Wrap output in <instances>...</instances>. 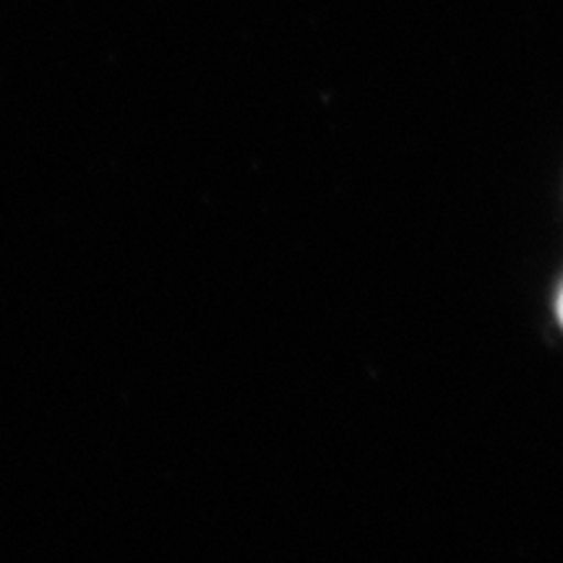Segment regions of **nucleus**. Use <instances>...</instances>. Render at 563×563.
I'll use <instances>...</instances> for the list:
<instances>
[{"label":"nucleus","mask_w":563,"mask_h":563,"mask_svg":"<svg viewBox=\"0 0 563 563\" xmlns=\"http://www.w3.org/2000/svg\"><path fill=\"white\" fill-rule=\"evenodd\" d=\"M559 316H561V323H563V292H561V300H559Z\"/></svg>","instance_id":"f257e3e1"}]
</instances>
